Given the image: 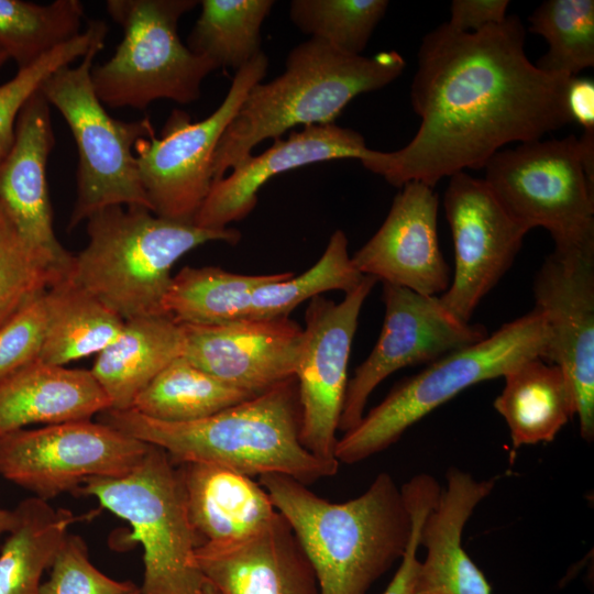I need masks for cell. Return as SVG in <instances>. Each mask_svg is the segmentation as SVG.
<instances>
[{"label": "cell", "instance_id": "1", "mask_svg": "<svg viewBox=\"0 0 594 594\" xmlns=\"http://www.w3.org/2000/svg\"><path fill=\"white\" fill-rule=\"evenodd\" d=\"M525 40L517 15L473 33L447 22L428 32L410 88L418 130L397 151L372 150L363 166L395 187H435L457 173L484 168L510 143L541 140L571 123L572 77L539 69L526 55Z\"/></svg>", "mask_w": 594, "mask_h": 594}, {"label": "cell", "instance_id": "2", "mask_svg": "<svg viewBox=\"0 0 594 594\" xmlns=\"http://www.w3.org/2000/svg\"><path fill=\"white\" fill-rule=\"evenodd\" d=\"M99 421L163 450L176 465L207 463L250 477L283 474L305 485L333 476L340 466L301 444L295 377L197 420L164 421L133 409H107Z\"/></svg>", "mask_w": 594, "mask_h": 594}, {"label": "cell", "instance_id": "3", "mask_svg": "<svg viewBox=\"0 0 594 594\" xmlns=\"http://www.w3.org/2000/svg\"><path fill=\"white\" fill-rule=\"evenodd\" d=\"M315 572L319 594H366L400 561L411 519L394 479L378 474L367 490L336 503L283 474L258 476Z\"/></svg>", "mask_w": 594, "mask_h": 594}, {"label": "cell", "instance_id": "4", "mask_svg": "<svg viewBox=\"0 0 594 594\" xmlns=\"http://www.w3.org/2000/svg\"><path fill=\"white\" fill-rule=\"evenodd\" d=\"M406 62L396 51L351 55L310 37L287 55L282 75L251 88L224 130L212 161V183L224 177L267 139L297 125L334 123L359 95L398 78Z\"/></svg>", "mask_w": 594, "mask_h": 594}, {"label": "cell", "instance_id": "5", "mask_svg": "<svg viewBox=\"0 0 594 594\" xmlns=\"http://www.w3.org/2000/svg\"><path fill=\"white\" fill-rule=\"evenodd\" d=\"M87 235L68 274L124 321L164 315L172 268L183 255L207 242L237 244L241 239L233 228L206 229L134 206L92 215Z\"/></svg>", "mask_w": 594, "mask_h": 594}, {"label": "cell", "instance_id": "6", "mask_svg": "<svg viewBox=\"0 0 594 594\" xmlns=\"http://www.w3.org/2000/svg\"><path fill=\"white\" fill-rule=\"evenodd\" d=\"M544 317L534 308L492 336L449 353L396 385L360 422L338 439L336 459L354 464L394 444L414 424L462 391L504 376L548 344Z\"/></svg>", "mask_w": 594, "mask_h": 594}, {"label": "cell", "instance_id": "7", "mask_svg": "<svg viewBox=\"0 0 594 594\" xmlns=\"http://www.w3.org/2000/svg\"><path fill=\"white\" fill-rule=\"evenodd\" d=\"M108 26L100 21L95 37L76 66L54 72L40 90L72 131L78 151L76 200L68 229L112 206L143 207L152 211L141 183L134 146L155 135L148 118L122 121L112 118L96 95L91 69L103 48Z\"/></svg>", "mask_w": 594, "mask_h": 594}, {"label": "cell", "instance_id": "8", "mask_svg": "<svg viewBox=\"0 0 594 594\" xmlns=\"http://www.w3.org/2000/svg\"><path fill=\"white\" fill-rule=\"evenodd\" d=\"M77 493L127 521L143 549L142 594H206L194 564L200 540L190 522L178 466L150 446L129 473L87 480Z\"/></svg>", "mask_w": 594, "mask_h": 594}, {"label": "cell", "instance_id": "9", "mask_svg": "<svg viewBox=\"0 0 594 594\" xmlns=\"http://www.w3.org/2000/svg\"><path fill=\"white\" fill-rule=\"evenodd\" d=\"M197 0H108L111 19L123 38L110 59L91 69V81L102 105L146 109L167 99L180 105L197 101L204 79L217 69L194 54L178 36L179 19Z\"/></svg>", "mask_w": 594, "mask_h": 594}, {"label": "cell", "instance_id": "10", "mask_svg": "<svg viewBox=\"0 0 594 594\" xmlns=\"http://www.w3.org/2000/svg\"><path fill=\"white\" fill-rule=\"evenodd\" d=\"M484 169L506 211L528 230L547 229L554 250L594 249V186L575 135L501 150Z\"/></svg>", "mask_w": 594, "mask_h": 594}, {"label": "cell", "instance_id": "11", "mask_svg": "<svg viewBox=\"0 0 594 594\" xmlns=\"http://www.w3.org/2000/svg\"><path fill=\"white\" fill-rule=\"evenodd\" d=\"M268 65L262 52L235 72L221 105L201 121L174 109L160 138L141 139L134 146L142 186L152 212L193 222L212 185L217 145L248 92L262 81Z\"/></svg>", "mask_w": 594, "mask_h": 594}, {"label": "cell", "instance_id": "12", "mask_svg": "<svg viewBox=\"0 0 594 594\" xmlns=\"http://www.w3.org/2000/svg\"><path fill=\"white\" fill-rule=\"evenodd\" d=\"M148 448L91 419L24 428L0 436V475L48 502L89 479L129 473Z\"/></svg>", "mask_w": 594, "mask_h": 594}, {"label": "cell", "instance_id": "13", "mask_svg": "<svg viewBox=\"0 0 594 594\" xmlns=\"http://www.w3.org/2000/svg\"><path fill=\"white\" fill-rule=\"evenodd\" d=\"M376 279L361 283L336 302L317 296L305 314L302 344L295 372L300 407L299 439L323 460L336 459L337 431L348 385V363L361 309Z\"/></svg>", "mask_w": 594, "mask_h": 594}, {"label": "cell", "instance_id": "14", "mask_svg": "<svg viewBox=\"0 0 594 594\" xmlns=\"http://www.w3.org/2000/svg\"><path fill=\"white\" fill-rule=\"evenodd\" d=\"M383 301L385 316L380 337L348 381L339 421L343 433L360 422L371 394L392 373L429 364L488 336L485 327L453 317L438 296L383 284Z\"/></svg>", "mask_w": 594, "mask_h": 594}, {"label": "cell", "instance_id": "15", "mask_svg": "<svg viewBox=\"0 0 594 594\" xmlns=\"http://www.w3.org/2000/svg\"><path fill=\"white\" fill-rule=\"evenodd\" d=\"M443 207L453 240L454 272L438 297L453 317L469 323L513 265L529 230L506 211L484 179L468 172L449 177Z\"/></svg>", "mask_w": 594, "mask_h": 594}, {"label": "cell", "instance_id": "16", "mask_svg": "<svg viewBox=\"0 0 594 594\" xmlns=\"http://www.w3.org/2000/svg\"><path fill=\"white\" fill-rule=\"evenodd\" d=\"M535 308L544 317L542 360L564 372L581 437L594 439V249L553 250L534 283Z\"/></svg>", "mask_w": 594, "mask_h": 594}, {"label": "cell", "instance_id": "17", "mask_svg": "<svg viewBox=\"0 0 594 594\" xmlns=\"http://www.w3.org/2000/svg\"><path fill=\"white\" fill-rule=\"evenodd\" d=\"M380 229L351 256L354 267L383 284L426 296L443 294L451 282L439 248L438 196L421 182L406 183Z\"/></svg>", "mask_w": 594, "mask_h": 594}, {"label": "cell", "instance_id": "18", "mask_svg": "<svg viewBox=\"0 0 594 594\" xmlns=\"http://www.w3.org/2000/svg\"><path fill=\"white\" fill-rule=\"evenodd\" d=\"M182 327L183 356L232 386L258 395L295 377L304 329L289 317Z\"/></svg>", "mask_w": 594, "mask_h": 594}, {"label": "cell", "instance_id": "19", "mask_svg": "<svg viewBox=\"0 0 594 594\" xmlns=\"http://www.w3.org/2000/svg\"><path fill=\"white\" fill-rule=\"evenodd\" d=\"M54 142L50 103L37 90L21 109L12 147L0 162V207L30 246L69 272L74 255L55 235L46 180Z\"/></svg>", "mask_w": 594, "mask_h": 594}, {"label": "cell", "instance_id": "20", "mask_svg": "<svg viewBox=\"0 0 594 594\" xmlns=\"http://www.w3.org/2000/svg\"><path fill=\"white\" fill-rule=\"evenodd\" d=\"M372 150L359 132L334 123L292 131L260 155L252 154L212 183L194 223L206 229H226L245 218L257 202V191L273 176L300 166L339 160H366Z\"/></svg>", "mask_w": 594, "mask_h": 594}, {"label": "cell", "instance_id": "21", "mask_svg": "<svg viewBox=\"0 0 594 594\" xmlns=\"http://www.w3.org/2000/svg\"><path fill=\"white\" fill-rule=\"evenodd\" d=\"M194 564L219 594H319L306 554L285 518L232 544H200Z\"/></svg>", "mask_w": 594, "mask_h": 594}, {"label": "cell", "instance_id": "22", "mask_svg": "<svg viewBox=\"0 0 594 594\" xmlns=\"http://www.w3.org/2000/svg\"><path fill=\"white\" fill-rule=\"evenodd\" d=\"M497 479L476 480L460 469H449L446 486L420 529L426 558L420 561L416 594H492L486 578L463 549L462 534Z\"/></svg>", "mask_w": 594, "mask_h": 594}, {"label": "cell", "instance_id": "23", "mask_svg": "<svg viewBox=\"0 0 594 594\" xmlns=\"http://www.w3.org/2000/svg\"><path fill=\"white\" fill-rule=\"evenodd\" d=\"M178 470L190 522L200 544L227 546L265 530L278 516L267 492L252 477L207 463Z\"/></svg>", "mask_w": 594, "mask_h": 594}, {"label": "cell", "instance_id": "24", "mask_svg": "<svg viewBox=\"0 0 594 594\" xmlns=\"http://www.w3.org/2000/svg\"><path fill=\"white\" fill-rule=\"evenodd\" d=\"M110 409L90 370L38 359L0 378V436L42 424L89 420Z\"/></svg>", "mask_w": 594, "mask_h": 594}, {"label": "cell", "instance_id": "25", "mask_svg": "<svg viewBox=\"0 0 594 594\" xmlns=\"http://www.w3.org/2000/svg\"><path fill=\"white\" fill-rule=\"evenodd\" d=\"M184 352V330L168 316L125 321L121 334L97 354L92 375L110 409H130L135 397Z\"/></svg>", "mask_w": 594, "mask_h": 594}, {"label": "cell", "instance_id": "26", "mask_svg": "<svg viewBox=\"0 0 594 594\" xmlns=\"http://www.w3.org/2000/svg\"><path fill=\"white\" fill-rule=\"evenodd\" d=\"M503 377L505 386L493 406L507 424L514 449L552 441L575 416L573 393L560 366L535 358Z\"/></svg>", "mask_w": 594, "mask_h": 594}, {"label": "cell", "instance_id": "27", "mask_svg": "<svg viewBox=\"0 0 594 594\" xmlns=\"http://www.w3.org/2000/svg\"><path fill=\"white\" fill-rule=\"evenodd\" d=\"M46 329L38 360L66 364L98 354L122 332L125 321L69 274L44 294Z\"/></svg>", "mask_w": 594, "mask_h": 594}, {"label": "cell", "instance_id": "28", "mask_svg": "<svg viewBox=\"0 0 594 594\" xmlns=\"http://www.w3.org/2000/svg\"><path fill=\"white\" fill-rule=\"evenodd\" d=\"M14 512V525L0 546V594H40L69 526L85 516L35 496L21 501Z\"/></svg>", "mask_w": 594, "mask_h": 594}, {"label": "cell", "instance_id": "29", "mask_svg": "<svg viewBox=\"0 0 594 594\" xmlns=\"http://www.w3.org/2000/svg\"><path fill=\"white\" fill-rule=\"evenodd\" d=\"M293 275L292 272L245 275L217 266H185L172 278L163 312L179 324L190 326L246 320L256 288Z\"/></svg>", "mask_w": 594, "mask_h": 594}, {"label": "cell", "instance_id": "30", "mask_svg": "<svg viewBox=\"0 0 594 594\" xmlns=\"http://www.w3.org/2000/svg\"><path fill=\"white\" fill-rule=\"evenodd\" d=\"M254 396L215 377L182 355L135 397L130 409L158 420L190 421Z\"/></svg>", "mask_w": 594, "mask_h": 594}, {"label": "cell", "instance_id": "31", "mask_svg": "<svg viewBox=\"0 0 594 594\" xmlns=\"http://www.w3.org/2000/svg\"><path fill=\"white\" fill-rule=\"evenodd\" d=\"M201 12L187 37V47L217 68L235 72L261 50V28L272 0H202Z\"/></svg>", "mask_w": 594, "mask_h": 594}, {"label": "cell", "instance_id": "32", "mask_svg": "<svg viewBox=\"0 0 594 594\" xmlns=\"http://www.w3.org/2000/svg\"><path fill=\"white\" fill-rule=\"evenodd\" d=\"M85 16L78 0L37 4L0 0V48L23 69L77 37Z\"/></svg>", "mask_w": 594, "mask_h": 594}, {"label": "cell", "instance_id": "33", "mask_svg": "<svg viewBox=\"0 0 594 594\" xmlns=\"http://www.w3.org/2000/svg\"><path fill=\"white\" fill-rule=\"evenodd\" d=\"M363 277L349 255L345 233L337 230L331 234L320 258L310 268L300 275L256 288L252 294L248 319L289 317L305 300L329 290L346 293L356 287Z\"/></svg>", "mask_w": 594, "mask_h": 594}, {"label": "cell", "instance_id": "34", "mask_svg": "<svg viewBox=\"0 0 594 594\" xmlns=\"http://www.w3.org/2000/svg\"><path fill=\"white\" fill-rule=\"evenodd\" d=\"M530 31L549 48L536 66L550 74L576 77L594 66V1L547 0L529 16Z\"/></svg>", "mask_w": 594, "mask_h": 594}, {"label": "cell", "instance_id": "35", "mask_svg": "<svg viewBox=\"0 0 594 594\" xmlns=\"http://www.w3.org/2000/svg\"><path fill=\"white\" fill-rule=\"evenodd\" d=\"M387 8L386 0H294L289 18L310 37L361 55Z\"/></svg>", "mask_w": 594, "mask_h": 594}, {"label": "cell", "instance_id": "36", "mask_svg": "<svg viewBox=\"0 0 594 594\" xmlns=\"http://www.w3.org/2000/svg\"><path fill=\"white\" fill-rule=\"evenodd\" d=\"M66 274L21 238L0 207V328Z\"/></svg>", "mask_w": 594, "mask_h": 594}, {"label": "cell", "instance_id": "37", "mask_svg": "<svg viewBox=\"0 0 594 594\" xmlns=\"http://www.w3.org/2000/svg\"><path fill=\"white\" fill-rule=\"evenodd\" d=\"M100 20L88 21L77 37L56 47L31 66L18 69L16 75L0 85V162L12 147L15 124L25 102L40 90L54 72L80 59L88 51Z\"/></svg>", "mask_w": 594, "mask_h": 594}, {"label": "cell", "instance_id": "38", "mask_svg": "<svg viewBox=\"0 0 594 594\" xmlns=\"http://www.w3.org/2000/svg\"><path fill=\"white\" fill-rule=\"evenodd\" d=\"M40 594H128L135 585L118 581L96 568L84 539L67 534L50 568Z\"/></svg>", "mask_w": 594, "mask_h": 594}, {"label": "cell", "instance_id": "39", "mask_svg": "<svg viewBox=\"0 0 594 594\" xmlns=\"http://www.w3.org/2000/svg\"><path fill=\"white\" fill-rule=\"evenodd\" d=\"M400 490L410 514L411 531L399 565L382 594H416L420 529L439 497L441 486L433 476L421 473L403 484Z\"/></svg>", "mask_w": 594, "mask_h": 594}, {"label": "cell", "instance_id": "40", "mask_svg": "<svg viewBox=\"0 0 594 594\" xmlns=\"http://www.w3.org/2000/svg\"><path fill=\"white\" fill-rule=\"evenodd\" d=\"M44 294L0 328V378L38 359L46 329Z\"/></svg>", "mask_w": 594, "mask_h": 594}, {"label": "cell", "instance_id": "41", "mask_svg": "<svg viewBox=\"0 0 594 594\" xmlns=\"http://www.w3.org/2000/svg\"><path fill=\"white\" fill-rule=\"evenodd\" d=\"M508 0H453L450 6V28L473 33L502 23L507 18Z\"/></svg>", "mask_w": 594, "mask_h": 594}, {"label": "cell", "instance_id": "42", "mask_svg": "<svg viewBox=\"0 0 594 594\" xmlns=\"http://www.w3.org/2000/svg\"><path fill=\"white\" fill-rule=\"evenodd\" d=\"M566 107L572 122L584 131H594V82L590 78L572 77L566 89Z\"/></svg>", "mask_w": 594, "mask_h": 594}, {"label": "cell", "instance_id": "43", "mask_svg": "<svg viewBox=\"0 0 594 594\" xmlns=\"http://www.w3.org/2000/svg\"><path fill=\"white\" fill-rule=\"evenodd\" d=\"M15 521V512L14 509L9 510L0 507V541L3 536H6Z\"/></svg>", "mask_w": 594, "mask_h": 594}, {"label": "cell", "instance_id": "44", "mask_svg": "<svg viewBox=\"0 0 594 594\" xmlns=\"http://www.w3.org/2000/svg\"><path fill=\"white\" fill-rule=\"evenodd\" d=\"M8 59L9 56L7 55V53L0 48V69L8 62Z\"/></svg>", "mask_w": 594, "mask_h": 594}, {"label": "cell", "instance_id": "45", "mask_svg": "<svg viewBox=\"0 0 594 594\" xmlns=\"http://www.w3.org/2000/svg\"><path fill=\"white\" fill-rule=\"evenodd\" d=\"M207 582V581H206ZM206 594H219L215 587H212L208 582L206 586Z\"/></svg>", "mask_w": 594, "mask_h": 594}, {"label": "cell", "instance_id": "46", "mask_svg": "<svg viewBox=\"0 0 594 594\" xmlns=\"http://www.w3.org/2000/svg\"><path fill=\"white\" fill-rule=\"evenodd\" d=\"M128 594H142L140 586H135L132 591H130Z\"/></svg>", "mask_w": 594, "mask_h": 594}]
</instances>
